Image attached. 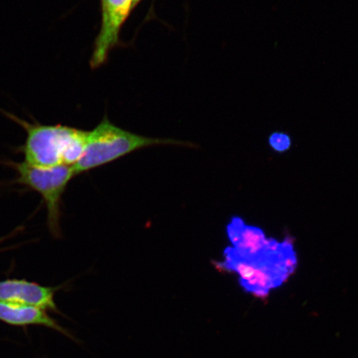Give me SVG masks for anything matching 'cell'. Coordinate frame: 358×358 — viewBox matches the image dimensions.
<instances>
[{"mask_svg":"<svg viewBox=\"0 0 358 358\" xmlns=\"http://www.w3.org/2000/svg\"><path fill=\"white\" fill-rule=\"evenodd\" d=\"M221 270L235 272L245 292L265 299L271 290L279 287L297 266L296 254L288 241L271 239L266 248L253 255H241L227 248L224 261L217 263Z\"/></svg>","mask_w":358,"mask_h":358,"instance_id":"cell-1","label":"cell"},{"mask_svg":"<svg viewBox=\"0 0 358 358\" xmlns=\"http://www.w3.org/2000/svg\"><path fill=\"white\" fill-rule=\"evenodd\" d=\"M3 113L27 133L26 142L22 146L25 163L39 168L61 164L73 166L82 159L88 131L61 124H33L8 112L3 111Z\"/></svg>","mask_w":358,"mask_h":358,"instance_id":"cell-2","label":"cell"},{"mask_svg":"<svg viewBox=\"0 0 358 358\" xmlns=\"http://www.w3.org/2000/svg\"><path fill=\"white\" fill-rule=\"evenodd\" d=\"M183 143L163 138H149L124 131L106 117L88 131L86 149L77 164L73 165L75 176L103 166L132 152L158 145H180Z\"/></svg>","mask_w":358,"mask_h":358,"instance_id":"cell-3","label":"cell"},{"mask_svg":"<svg viewBox=\"0 0 358 358\" xmlns=\"http://www.w3.org/2000/svg\"><path fill=\"white\" fill-rule=\"evenodd\" d=\"M19 182L39 192L46 203L49 227L53 234L59 235L60 203L62 194L71 178L73 167L61 164L50 168L32 166L25 162L15 164Z\"/></svg>","mask_w":358,"mask_h":358,"instance_id":"cell-4","label":"cell"},{"mask_svg":"<svg viewBox=\"0 0 358 358\" xmlns=\"http://www.w3.org/2000/svg\"><path fill=\"white\" fill-rule=\"evenodd\" d=\"M134 0H101L102 22L91 60L92 69L107 59L112 48L119 43L120 29L133 10Z\"/></svg>","mask_w":358,"mask_h":358,"instance_id":"cell-5","label":"cell"},{"mask_svg":"<svg viewBox=\"0 0 358 358\" xmlns=\"http://www.w3.org/2000/svg\"><path fill=\"white\" fill-rule=\"evenodd\" d=\"M55 290L26 280L0 281V302L24 304L43 310H56Z\"/></svg>","mask_w":358,"mask_h":358,"instance_id":"cell-6","label":"cell"},{"mask_svg":"<svg viewBox=\"0 0 358 358\" xmlns=\"http://www.w3.org/2000/svg\"><path fill=\"white\" fill-rule=\"evenodd\" d=\"M42 308L24 304L0 302V320L13 325L38 324L71 336Z\"/></svg>","mask_w":358,"mask_h":358,"instance_id":"cell-7","label":"cell"},{"mask_svg":"<svg viewBox=\"0 0 358 358\" xmlns=\"http://www.w3.org/2000/svg\"><path fill=\"white\" fill-rule=\"evenodd\" d=\"M268 144L275 151L284 153L289 150L292 142H291L289 134L283 132H275L268 137Z\"/></svg>","mask_w":358,"mask_h":358,"instance_id":"cell-8","label":"cell"}]
</instances>
